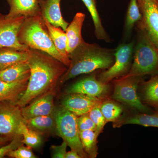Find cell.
<instances>
[{"mask_svg": "<svg viewBox=\"0 0 158 158\" xmlns=\"http://www.w3.org/2000/svg\"><path fill=\"white\" fill-rule=\"evenodd\" d=\"M28 62L30 76L27 86L21 97L13 102L20 108L53 90L68 68L48 54L31 49Z\"/></svg>", "mask_w": 158, "mask_h": 158, "instance_id": "6da1fadb", "label": "cell"}, {"mask_svg": "<svg viewBox=\"0 0 158 158\" xmlns=\"http://www.w3.org/2000/svg\"><path fill=\"white\" fill-rule=\"evenodd\" d=\"M115 50L102 47L96 43L83 41L68 56L70 65L59 80L62 84L80 75L110 68L115 61Z\"/></svg>", "mask_w": 158, "mask_h": 158, "instance_id": "7a4b0ae2", "label": "cell"}, {"mask_svg": "<svg viewBox=\"0 0 158 158\" xmlns=\"http://www.w3.org/2000/svg\"><path fill=\"white\" fill-rule=\"evenodd\" d=\"M18 38L22 44L31 49L48 54L67 67L70 65L69 58L63 56L54 45L41 14L26 18L20 30Z\"/></svg>", "mask_w": 158, "mask_h": 158, "instance_id": "3957f363", "label": "cell"}, {"mask_svg": "<svg viewBox=\"0 0 158 158\" xmlns=\"http://www.w3.org/2000/svg\"><path fill=\"white\" fill-rule=\"evenodd\" d=\"M133 56L134 61L129 71L120 79L158 75V49L141 30H138Z\"/></svg>", "mask_w": 158, "mask_h": 158, "instance_id": "277c9868", "label": "cell"}, {"mask_svg": "<svg viewBox=\"0 0 158 158\" xmlns=\"http://www.w3.org/2000/svg\"><path fill=\"white\" fill-rule=\"evenodd\" d=\"M56 127L58 134L71 149L76 151L81 157H88L82 146L77 124V116L62 107L56 110Z\"/></svg>", "mask_w": 158, "mask_h": 158, "instance_id": "5b68a950", "label": "cell"}, {"mask_svg": "<svg viewBox=\"0 0 158 158\" xmlns=\"http://www.w3.org/2000/svg\"><path fill=\"white\" fill-rule=\"evenodd\" d=\"M141 77L118 79L114 81V89L112 97L114 99L135 108L141 113H150L152 110L141 101L137 93Z\"/></svg>", "mask_w": 158, "mask_h": 158, "instance_id": "8992f818", "label": "cell"}, {"mask_svg": "<svg viewBox=\"0 0 158 158\" xmlns=\"http://www.w3.org/2000/svg\"><path fill=\"white\" fill-rule=\"evenodd\" d=\"M135 45L134 41L119 44L115 50L114 63L100 75L99 80L109 84L113 79L121 77L127 73L131 66Z\"/></svg>", "mask_w": 158, "mask_h": 158, "instance_id": "52a82bcc", "label": "cell"}, {"mask_svg": "<svg viewBox=\"0 0 158 158\" xmlns=\"http://www.w3.org/2000/svg\"><path fill=\"white\" fill-rule=\"evenodd\" d=\"M26 18L24 16L12 17L0 14V48H10L20 51H28L27 47L22 44L18 38L19 33Z\"/></svg>", "mask_w": 158, "mask_h": 158, "instance_id": "ba28073f", "label": "cell"}, {"mask_svg": "<svg viewBox=\"0 0 158 158\" xmlns=\"http://www.w3.org/2000/svg\"><path fill=\"white\" fill-rule=\"evenodd\" d=\"M141 14L136 24L158 49V0H138Z\"/></svg>", "mask_w": 158, "mask_h": 158, "instance_id": "9c48e42d", "label": "cell"}, {"mask_svg": "<svg viewBox=\"0 0 158 158\" xmlns=\"http://www.w3.org/2000/svg\"><path fill=\"white\" fill-rule=\"evenodd\" d=\"M23 122H25L20 108L11 102L0 104V136L9 139L14 138L17 135Z\"/></svg>", "mask_w": 158, "mask_h": 158, "instance_id": "30bf717a", "label": "cell"}, {"mask_svg": "<svg viewBox=\"0 0 158 158\" xmlns=\"http://www.w3.org/2000/svg\"><path fill=\"white\" fill-rule=\"evenodd\" d=\"M109 84L97 79L95 75L79 80L66 89V94L79 93L101 98L108 94Z\"/></svg>", "mask_w": 158, "mask_h": 158, "instance_id": "8fae6325", "label": "cell"}, {"mask_svg": "<svg viewBox=\"0 0 158 158\" xmlns=\"http://www.w3.org/2000/svg\"><path fill=\"white\" fill-rule=\"evenodd\" d=\"M101 98L79 93L67 94L61 102L62 107L77 116L88 113L97 105L102 102Z\"/></svg>", "mask_w": 158, "mask_h": 158, "instance_id": "7c38bea8", "label": "cell"}, {"mask_svg": "<svg viewBox=\"0 0 158 158\" xmlns=\"http://www.w3.org/2000/svg\"><path fill=\"white\" fill-rule=\"evenodd\" d=\"M54 90L41 95L21 109L22 114L25 121L40 116L52 115L56 111L54 105L55 96Z\"/></svg>", "mask_w": 158, "mask_h": 158, "instance_id": "4fadbf2b", "label": "cell"}, {"mask_svg": "<svg viewBox=\"0 0 158 158\" xmlns=\"http://www.w3.org/2000/svg\"><path fill=\"white\" fill-rule=\"evenodd\" d=\"M61 0H42L39 1L41 16L50 23L60 27L65 31L69 23L62 17L60 9Z\"/></svg>", "mask_w": 158, "mask_h": 158, "instance_id": "5bb4252c", "label": "cell"}, {"mask_svg": "<svg viewBox=\"0 0 158 158\" xmlns=\"http://www.w3.org/2000/svg\"><path fill=\"white\" fill-rule=\"evenodd\" d=\"M85 14L77 12L65 30L67 37V51L69 54L85 41L82 36V29L85 19Z\"/></svg>", "mask_w": 158, "mask_h": 158, "instance_id": "9a60e30c", "label": "cell"}, {"mask_svg": "<svg viewBox=\"0 0 158 158\" xmlns=\"http://www.w3.org/2000/svg\"><path fill=\"white\" fill-rule=\"evenodd\" d=\"M30 76L18 81L6 82L0 81V104L6 102H16L25 91Z\"/></svg>", "mask_w": 158, "mask_h": 158, "instance_id": "2e32d148", "label": "cell"}, {"mask_svg": "<svg viewBox=\"0 0 158 158\" xmlns=\"http://www.w3.org/2000/svg\"><path fill=\"white\" fill-rule=\"evenodd\" d=\"M9 6L10 16L32 17L41 14L39 0H6Z\"/></svg>", "mask_w": 158, "mask_h": 158, "instance_id": "e0dca14e", "label": "cell"}, {"mask_svg": "<svg viewBox=\"0 0 158 158\" xmlns=\"http://www.w3.org/2000/svg\"><path fill=\"white\" fill-rule=\"evenodd\" d=\"M30 56L29 51H20L10 48H0V70L21 62H27Z\"/></svg>", "mask_w": 158, "mask_h": 158, "instance_id": "ac0fdd59", "label": "cell"}, {"mask_svg": "<svg viewBox=\"0 0 158 158\" xmlns=\"http://www.w3.org/2000/svg\"><path fill=\"white\" fill-rule=\"evenodd\" d=\"M81 1L85 4L91 15L94 26V34L97 39L107 43L111 42V38L102 23L97 7L96 0Z\"/></svg>", "mask_w": 158, "mask_h": 158, "instance_id": "d6986e66", "label": "cell"}, {"mask_svg": "<svg viewBox=\"0 0 158 158\" xmlns=\"http://www.w3.org/2000/svg\"><path fill=\"white\" fill-rule=\"evenodd\" d=\"M30 75V68L28 61L11 65L0 70V81L13 82Z\"/></svg>", "mask_w": 158, "mask_h": 158, "instance_id": "ffe728a7", "label": "cell"}, {"mask_svg": "<svg viewBox=\"0 0 158 158\" xmlns=\"http://www.w3.org/2000/svg\"><path fill=\"white\" fill-rule=\"evenodd\" d=\"M141 98L143 103L158 110V75H152L148 81L143 82Z\"/></svg>", "mask_w": 158, "mask_h": 158, "instance_id": "44dd1931", "label": "cell"}, {"mask_svg": "<svg viewBox=\"0 0 158 158\" xmlns=\"http://www.w3.org/2000/svg\"><path fill=\"white\" fill-rule=\"evenodd\" d=\"M44 20L50 36L57 50L63 56L69 58L66 51L67 40L65 31L62 28L55 27L50 23L46 20Z\"/></svg>", "mask_w": 158, "mask_h": 158, "instance_id": "7402d4cb", "label": "cell"}, {"mask_svg": "<svg viewBox=\"0 0 158 158\" xmlns=\"http://www.w3.org/2000/svg\"><path fill=\"white\" fill-rule=\"evenodd\" d=\"M136 124L146 127H158V110L150 113H142L131 116L118 123L116 125Z\"/></svg>", "mask_w": 158, "mask_h": 158, "instance_id": "603a6c76", "label": "cell"}, {"mask_svg": "<svg viewBox=\"0 0 158 158\" xmlns=\"http://www.w3.org/2000/svg\"><path fill=\"white\" fill-rule=\"evenodd\" d=\"M28 127L37 132L49 131L56 126L54 114L33 117L26 121Z\"/></svg>", "mask_w": 158, "mask_h": 158, "instance_id": "cb8c5ba5", "label": "cell"}, {"mask_svg": "<svg viewBox=\"0 0 158 158\" xmlns=\"http://www.w3.org/2000/svg\"><path fill=\"white\" fill-rule=\"evenodd\" d=\"M79 135L82 146L88 157L96 158L98 153L97 139L98 136L95 131L91 130L83 131L79 132Z\"/></svg>", "mask_w": 158, "mask_h": 158, "instance_id": "d4e9b609", "label": "cell"}, {"mask_svg": "<svg viewBox=\"0 0 158 158\" xmlns=\"http://www.w3.org/2000/svg\"><path fill=\"white\" fill-rule=\"evenodd\" d=\"M141 14L138 0H130L125 22V33L127 36L131 33L135 26L141 20Z\"/></svg>", "mask_w": 158, "mask_h": 158, "instance_id": "484cf974", "label": "cell"}, {"mask_svg": "<svg viewBox=\"0 0 158 158\" xmlns=\"http://www.w3.org/2000/svg\"><path fill=\"white\" fill-rule=\"evenodd\" d=\"M18 135H22L23 143L32 148L38 147L42 143V138L40 133L29 128L25 122L20 125Z\"/></svg>", "mask_w": 158, "mask_h": 158, "instance_id": "4316f807", "label": "cell"}, {"mask_svg": "<svg viewBox=\"0 0 158 158\" xmlns=\"http://www.w3.org/2000/svg\"><path fill=\"white\" fill-rule=\"evenodd\" d=\"M100 108L107 123L116 121L123 112L121 106L110 100L102 102Z\"/></svg>", "mask_w": 158, "mask_h": 158, "instance_id": "83f0119b", "label": "cell"}, {"mask_svg": "<svg viewBox=\"0 0 158 158\" xmlns=\"http://www.w3.org/2000/svg\"><path fill=\"white\" fill-rule=\"evenodd\" d=\"M100 105L95 106L88 113L90 118L96 126L95 133L98 136L102 131L105 125L107 123L104 116L101 111Z\"/></svg>", "mask_w": 158, "mask_h": 158, "instance_id": "f1b7e54d", "label": "cell"}, {"mask_svg": "<svg viewBox=\"0 0 158 158\" xmlns=\"http://www.w3.org/2000/svg\"><path fill=\"white\" fill-rule=\"evenodd\" d=\"M22 144L16 149H15L7 154V156L13 158H36L32 151V148Z\"/></svg>", "mask_w": 158, "mask_h": 158, "instance_id": "f546056e", "label": "cell"}, {"mask_svg": "<svg viewBox=\"0 0 158 158\" xmlns=\"http://www.w3.org/2000/svg\"><path fill=\"white\" fill-rule=\"evenodd\" d=\"M77 124L79 132L88 130H91L94 131H96V126L90 118L88 113L84 114L77 117Z\"/></svg>", "mask_w": 158, "mask_h": 158, "instance_id": "4dcf8cb0", "label": "cell"}, {"mask_svg": "<svg viewBox=\"0 0 158 158\" xmlns=\"http://www.w3.org/2000/svg\"><path fill=\"white\" fill-rule=\"evenodd\" d=\"M23 139L22 135H17L12 138L9 144L0 147V158L4 157L10 152L16 149L22 144H24L23 143Z\"/></svg>", "mask_w": 158, "mask_h": 158, "instance_id": "1f68e13d", "label": "cell"}, {"mask_svg": "<svg viewBox=\"0 0 158 158\" xmlns=\"http://www.w3.org/2000/svg\"><path fill=\"white\" fill-rule=\"evenodd\" d=\"M67 144L65 141L59 145H52L51 146L52 157L53 158H65L66 155Z\"/></svg>", "mask_w": 158, "mask_h": 158, "instance_id": "d6a6232c", "label": "cell"}, {"mask_svg": "<svg viewBox=\"0 0 158 158\" xmlns=\"http://www.w3.org/2000/svg\"><path fill=\"white\" fill-rule=\"evenodd\" d=\"M65 158H81L80 155L76 151L71 149L66 152Z\"/></svg>", "mask_w": 158, "mask_h": 158, "instance_id": "836d02e7", "label": "cell"}, {"mask_svg": "<svg viewBox=\"0 0 158 158\" xmlns=\"http://www.w3.org/2000/svg\"><path fill=\"white\" fill-rule=\"evenodd\" d=\"M8 139L9 138H4V137L0 136V144H3L4 142H6Z\"/></svg>", "mask_w": 158, "mask_h": 158, "instance_id": "e575fe53", "label": "cell"}, {"mask_svg": "<svg viewBox=\"0 0 158 158\" xmlns=\"http://www.w3.org/2000/svg\"><path fill=\"white\" fill-rule=\"evenodd\" d=\"M42 1V0H39V1Z\"/></svg>", "mask_w": 158, "mask_h": 158, "instance_id": "d590c367", "label": "cell"}]
</instances>
